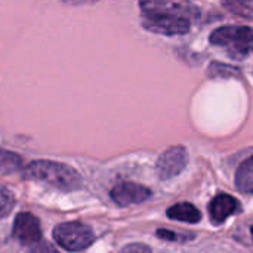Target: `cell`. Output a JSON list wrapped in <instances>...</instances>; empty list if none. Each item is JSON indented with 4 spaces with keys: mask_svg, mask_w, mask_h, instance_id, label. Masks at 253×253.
<instances>
[{
    "mask_svg": "<svg viewBox=\"0 0 253 253\" xmlns=\"http://www.w3.org/2000/svg\"><path fill=\"white\" fill-rule=\"evenodd\" d=\"M142 25L157 34L178 36L191 28L200 12L190 0H139Z\"/></svg>",
    "mask_w": 253,
    "mask_h": 253,
    "instance_id": "obj_1",
    "label": "cell"
},
{
    "mask_svg": "<svg viewBox=\"0 0 253 253\" xmlns=\"http://www.w3.org/2000/svg\"><path fill=\"white\" fill-rule=\"evenodd\" d=\"M22 178L44 181L62 191H73L82 187V176L73 168L50 160L31 162L22 170Z\"/></svg>",
    "mask_w": 253,
    "mask_h": 253,
    "instance_id": "obj_2",
    "label": "cell"
},
{
    "mask_svg": "<svg viewBox=\"0 0 253 253\" xmlns=\"http://www.w3.org/2000/svg\"><path fill=\"white\" fill-rule=\"evenodd\" d=\"M213 46L224 47L233 59H245L253 52V28L245 25H225L211 34Z\"/></svg>",
    "mask_w": 253,
    "mask_h": 253,
    "instance_id": "obj_3",
    "label": "cell"
},
{
    "mask_svg": "<svg viewBox=\"0 0 253 253\" xmlns=\"http://www.w3.org/2000/svg\"><path fill=\"white\" fill-rule=\"evenodd\" d=\"M53 239L62 249L70 252H79L87 249L93 243L95 236L90 227H87L86 224L65 222L55 227Z\"/></svg>",
    "mask_w": 253,
    "mask_h": 253,
    "instance_id": "obj_4",
    "label": "cell"
},
{
    "mask_svg": "<svg viewBox=\"0 0 253 253\" xmlns=\"http://www.w3.org/2000/svg\"><path fill=\"white\" fill-rule=\"evenodd\" d=\"M188 163V151L182 145L170 147L157 160V175L160 179L168 181L178 176Z\"/></svg>",
    "mask_w": 253,
    "mask_h": 253,
    "instance_id": "obj_5",
    "label": "cell"
},
{
    "mask_svg": "<svg viewBox=\"0 0 253 253\" xmlns=\"http://www.w3.org/2000/svg\"><path fill=\"white\" fill-rule=\"evenodd\" d=\"M12 236L22 246H34V245L40 243L42 230H40L39 219L28 212L16 215L15 222H13Z\"/></svg>",
    "mask_w": 253,
    "mask_h": 253,
    "instance_id": "obj_6",
    "label": "cell"
},
{
    "mask_svg": "<svg viewBox=\"0 0 253 253\" xmlns=\"http://www.w3.org/2000/svg\"><path fill=\"white\" fill-rule=\"evenodd\" d=\"M151 197V191L135 182H122L111 190V199L119 206L138 205Z\"/></svg>",
    "mask_w": 253,
    "mask_h": 253,
    "instance_id": "obj_7",
    "label": "cell"
},
{
    "mask_svg": "<svg viewBox=\"0 0 253 253\" xmlns=\"http://www.w3.org/2000/svg\"><path fill=\"white\" fill-rule=\"evenodd\" d=\"M240 211H242L240 202L236 197L225 193H221L216 197H213L209 206V213L213 224H222L224 221L239 213Z\"/></svg>",
    "mask_w": 253,
    "mask_h": 253,
    "instance_id": "obj_8",
    "label": "cell"
},
{
    "mask_svg": "<svg viewBox=\"0 0 253 253\" xmlns=\"http://www.w3.org/2000/svg\"><path fill=\"white\" fill-rule=\"evenodd\" d=\"M166 215L173 221L187 222V224H196V222H200L202 219L200 211L193 203H188V202L173 205L172 208L168 209Z\"/></svg>",
    "mask_w": 253,
    "mask_h": 253,
    "instance_id": "obj_9",
    "label": "cell"
},
{
    "mask_svg": "<svg viewBox=\"0 0 253 253\" xmlns=\"http://www.w3.org/2000/svg\"><path fill=\"white\" fill-rule=\"evenodd\" d=\"M236 185L242 193L253 194V156L239 166L236 173Z\"/></svg>",
    "mask_w": 253,
    "mask_h": 253,
    "instance_id": "obj_10",
    "label": "cell"
},
{
    "mask_svg": "<svg viewBox=\"0 0 253 253\" xmlns=\"http://www.w3.org/2000/svg\"><path fill=\"white\" fill-rule=\"evenodd\" d=\"M22 166V157L16 153L0 150V173H12Z\"/></svg>",
    "mask_w": 253,
    "mask_h": 253,
    "instance_id": "obj_11",
    "label": "cell"
},
{
    "mask_svg": "<svg viewBox=\"0 0 253 253\" xmlns=\"http://www.w3.org/2000/svg\"><path fill=\"white\" fill-rule=\"evenodd\" d=\"M222 4L227 10L237 16L252 18L253 16V0H222Z\"/></svg>",
    "mask_w": 253,
    "mask_h": 253,
    "instance_id": "obj_12",
    "label": "cell"
},
{
    "mask_svg": "<svg viewBox=\"0 0 253 253\" xmlns=\"http://www.w3.org/2000/svg\"><path fill=\"white\" fill-rule=\"evenodd\" d=\"M13 205H15V200L10 196V193L6 188L0 187V219L6 218L12 212Z\"/></svg>",
    "mask_w": 253,
    "mask_h": 253,
    "instance_id": "obj_13",
    "label": "cell"
},
{
    "mask_svg": "<svg viewBox=\"0 0 253 253\" xmlns=\"http://www.w3.org/2000/svg\"><path fill=\"white\" fill-rule=\"evenodd\" d=\"M157 237L166 240V242H176V240H184L185 242V237L184 236H178L176 233L170 231V230H159L157 231Z\"/></svg>",
    "mask_w": 253,
    "mask_h": 253,
    "instance_id": "obj_14",
    "label": "cell"
},
{
    "mask_svg": "<svg viewBox=\"0 0 253 253\" xmlns=\"http://www.w3.org/2000/svg\"><path fill=\"white\" fill-rule=\"evenodd\" d=\"M123 251H126V252H133V251L150 252V248H147V246H142V245H135V246H127V248H125Z\"/></svg>",
    "mask_w": 253,
    "mask_h": 253,
    "instance_id": "obj_15",
    "label": "cell"
},
{
    "mask_svg": "<svg viewBox=\"0 0 253 253\" xmlns=\"http://www.w3.org/2000/svg\"><path fill=\"white\" fill-rule=\"evenodd\" d=\"M68 4H86V3H93L96 0H64Z\"/></svg>",
    "mask_w": 253,
    "mask_h": 253,
    "instance_id": "obj_16",
    "label": "cell"
},
{
    "mask_svg": "<svg viewBox=\"0 0 253 253\" xmlns=\"http://www.w3.org/2000/svg\"><path fill=\"white\" fill-rule=\"evenodd\" d=\"M252 236H253V227H252Z\"/></svg>",
    "mask_w": 253,
    "mask_h": 253,
    "instance_id": "obj_17",
    "label": "cell"
}]
</instances>
